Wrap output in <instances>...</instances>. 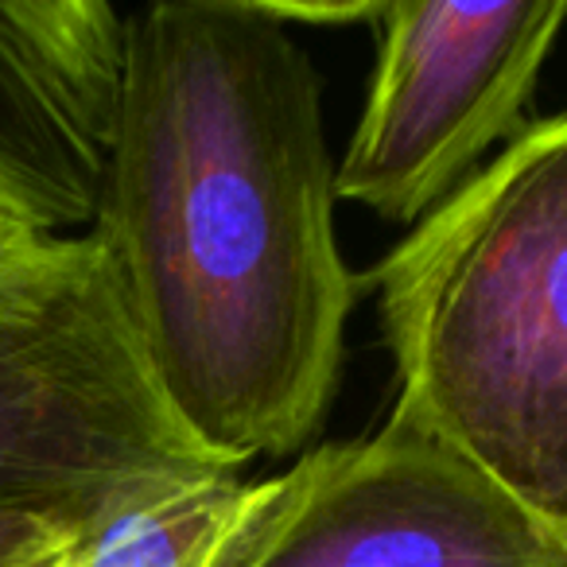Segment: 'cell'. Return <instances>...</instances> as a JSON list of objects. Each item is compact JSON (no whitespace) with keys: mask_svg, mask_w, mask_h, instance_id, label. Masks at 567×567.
<instances>
[{"mask_svg":"<svg viewBox=\"0 0 567 567\" xmlns=\"http://www.w3.org/2000/svg\"><path fill=\"white\" fill-rule=\"evenodd\" d=\"M234 567H567V528L389 416L265 478Z\"/></svg>","mask_w":567,"mask_h":567,"instance_id":"obj_5","label":"cell"},{"mask_svg":"<svg viewBox=\"0 0 567 567\" xmlns=\"http://www.w3.org/2000/svg\"><path fill=\"white\" fill-rule=\"evenodd\" d=\"M260 9L284 28L292 24H373L381 0H319V4H303V0H260Z\"/></svg>","mask_w":567,"mask_h":567,"instance_id":"obj_9","label":"cell"},{"mask_svg":"<svg viewBox=\"0 0 567 567\" xmlns=\"http://www.w3.org/2000/svg\"><path fill=\"white\" fill-rule=\"evenodd\" d=\"M564 17L567 0H381L378 66L354 141L334 164V203L396 226L447 203L525 128Z\"/></svg>","mask_w":567,"mask_h":567,"instance_id":"obj_4","label":"cell"},{"mask_svg":"<svg viewBox=\"0 0 567 567\" xmlns=\"http://www.w3.org/2000/svg\"><path fill=\"white\" fill-rule=\"evenodd\" d=\"M35 234H43V229L35 226V221L28 218V214L20 210L4 190H0V245L24 241V237H35Z\"/></svg>","mask_w":567,"mask_h":567,"instance_id":"obj_10","label":"cell"},{"mask_svg":"<svg viewBox=\"0 0 567 567\" xmlns=\"http://www.w3.org/2000/svg\"><path fill=\"white\" fill-rule=\"evenodd\" d=\"M0 567H74V536L51 520L0 513Z\"/></svg>","mask_w":567,"mask_h":567,"instance_id":"obj_8","label":"cell"},{"mask_svg":"<svg viewBox=\"0 0 567 567\" xmlns=\"http://www.w3.org/2000/svg\"><path fill=\"white\" fill-rule=\"evenodd\" d=\"M389 416L567 528V117L525 121L365 280Z\"/></svg>","mask_w":567,"mask_h":567,"instance_id":"obj_2","label":"cell"},{"mask_svg":"<svg viewBox=\"0 0 567 567\" xmlns=\"http://www.w3.org/2000/svg\"><path fill=\"white\" fill-rule=\"evenodd\" d=\"M128 17L105 0H0V190L43 234L97 218Z\"/></svg>","mask_w":567,"mask_h":567,"instance_id":"obj_6","label":"cell"},{"mask_svg":"<svg viewBox=\"0 0 567 567\" xmlns=\"http://www.w3.org/2000/svg\"><path fill=\"white\" fill-rule=\"evenodd\" d=\"M190 463L214 458L156 389L102 241L0 245V513L74 533L117 486Z\"/></svg>","mask_w":567,"mask_h":567,"instance_id":"obj_3","label":"cell"},{"mask_svg":"<svg viewBox=\"0 0 567 567\" xmlns=\"http://www.w3.org/2000/svg\"><path fill=\"white\" fill-rule=\"evenodd\" d=\"M90 234L156 389L214 463L284 458L323 427L358 280L334 237L323 79L260 0L128 17Z\"/></svg>","mask_w":567,"mask_h":567,"instance_id":"obj_1","label":"cell"},{"mask_svg":"<svg viewBox=\"0 0 567 567\" xmlns=\"http://www.w3.org/2000/svg\"><path fill=\"white\" fill-rule=\"evenodd\" d=\"M265 478L237 466L190 463L117 486L79 528L74 567H234Z\"/></svg>","mask_w":567,"mask_h":567,"instance_id":"obj_7","label":"cell"}]
</instances>
